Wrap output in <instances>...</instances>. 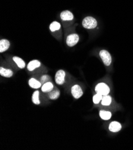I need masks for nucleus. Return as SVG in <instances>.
I'll use <instances>...</instances> for the list:
<instances>
[{
  "instance_id": "f257e3e1",
  "label": "nucleus",
  "mask_w": 133,
  "mask_h": 150,
  "mask_svg": "<svg viewBox=\"0 0 133 150\" xmlns=\"http://www.w3.org/2000/svg\"><path fill=\"white\" fill-rule=\"evenodd\" d=\"M82 26L86 29H94L97 26V22L94 17L87 16L82 20Z\"/></svg>"
},
{
  "instance_id": "f03ea898",
  "label": "nucleus",
  "mask_w": 133,
  "mask_h": 150,
  "mask_svg": "<svg viewBox=\"0 0 133 150\" xmlns=\"http://www.w3.org/2000/svg\"><path fill=\"white\" fill-rule=\"evenodd\" d=\"M95 90L97 93L102 95V96H106L110 92V89L109 86L103 83L98 84L96 86Z\"/></svg>"
},
{
  "instance_id": "7ed1b4c3",
  "label": "nucleus",
  "mask_w": 133,
  "mask_h": 150,
  "mask_svg": "<svg viewBox=\"0 0 133 150\" xmlns=\"http://www.w3.org/2000/svg\"><path fill=\"white\" fill-rule=\"evenodd\" d=\"M100 56L106 66H109L112 62V57L110 53L105 50H102L100 52Z\"/></svg>"
},
{
  "instance_id": "20e7f679",
  "label": "nucleus",
  "mask_w": 133,
  "mask_h": 150,
  "mask_svg": "<svg viewBox=\"0 0 133 150\" xmlns=\"http://www.w3.org/2000/svg\"><path fill=\"white\" fill-rule=\"evenodd\" d=\"M79 41V36L76 33H72L68 36L66 38V44L69 47L75 45Z\"/></svg>"
},
{
  "instance_id": "39448f33",
  "label": "nucleus",
  "mask_w": 133,
  "mask_h": 150,
  "mask_svg": "<svg viewBox=\"0 0 133 150\" xmlns=\"http://www.w3.org/2000/svg\"><path fill=\"white\" fill-rule=\"evenodd\" d=\"M71 93L73 98L75 99L80 98L83 95L82 89L79 85H74L71 89Z\"/></svg>"
},
{
  "instance_id": "423d86ee",
  "label": "nucleus",
  "mask_w": 133,
  "mask_h": 150,
  "mask_svg": "<svg viewBox=\"0 0 133 150\" xmlns=\"http://www.w3.org/2000/svg\"><path fill=\"white\" fill-rule=\"evenodd\" d=\"M65 72L63 70L58 71L56 75H55V81L57 84L62 85L64 83V78H65Z\"/></svg>"
},
{
  "instance_id": "0eeeda50",
  "label": "nucleus",
  "mask_w": 133,
  "mask_h": 150,
  "mask_svg": "<svg viewBox=\"0 0 133 150\" xmlns=\"http://www.w3.org/2000/svg\"><path fill=\"white\" fill-rule=\"evenodd\" d=\"M60 18L63 21H70L73 19V15L69 10H64L60 13Z\"/></svg>"
},
{
  "instance_id": "6e6552de",
  "label": "nucleus",
  "mask_w": 133,
  "mask_h": 150,
  "mask_svg": "<svg viewBox=\"0 0 133 150\" xmlns=\"http://www.w3.org/2000/svg\"><path fill=\"white\" fill-rule=\"evenodd\" d=\"M121 124L117 121H113L110 124L109 126V129L112 132H119L121 129Z\"/></svg>"
},
{
  "instance_id": "1a4fd4ad",
  "label": "nucleus",
  "mask_w": 133,
  "mask_h": 150,
  "mask_svg": "<svg viewBox=\"0 0 133 150\" xmlns=\"http://www.w3.org/2000/svg\"><path fill=\"white\" fill-rule=\"evenodd\" d=\"M10 42L6 39H3L0 41V52L3 53L7 50L10 47Z\"/></svg>"
},
{
  "instance_id": "9d476101",
  "label": "nucleus",
  "mask_w": 133,
  "mask_h": 150,
  "mask_svg": "<svg viewBox=\"0 0 133 150\" xmlns=\"http://www.w3.org/2000/svg\"><path fill=\"white\" fill-rule=\"evenodd\" d=\"M40 65H41V63L39 61L37 60H33L28 63L27 66V68L29 71H32L37 68H38L39 66H40Z\"/></svg>"
},
{
  "instance_id": "9b49d317",
  "label": "nucleus",
  "mask_w": 133,
  "mask_h": 150,
  "mask_svg": "<svg viewBox=\"0 0 133 150\" xmlns=\"http://www.w3.org/2000/svg\"><path fill=\"white\" fill-rule=\"evenodd\" d=\"M48 96L50 99L52 100H55L59 98L60 96V91L57 88H53V89L48 92Z\"/></svg>"
},
{
  "instance_id": "f8f14e48",
  "label": "nucleus",
  "mask_w": 133,
  "mask_h": 150,
  "mask_svg": "<svg viewBox=\"0 0 133 150\" xmlns=\"http://www.w3.org/2000/svg\"><path fill=\"white\" fill-rule=\"evenodd\" d=\"M0 74L4 77L10 78L13 76V73L12 70H9V69H6L3 67H1L0 68Z\"/></svg>"
},
{
  "instance_id": "ddd939ff",
  "label": "nucleus",
  "mask_w": 133,
  "mask_h": 150,
  "mask_svg": "<svg viewBox=\"0 0 133 150\" xmlns=\"http://www.w3.org/2000/svg\"><path fill=\"white\" fill-rule=\"evenodd\" d=\"M29 85L33 89H38L41 86V83L35 78H30L29 81Z\"/></svg>"
},
{
  "instance_id": "4468645a",
  "label": "nucleus",
  "mask_w": 133,
  "mask_h": 150,
  "mask_svg": "<svg viewBox=\"0 0 133 150\" xmlns=\"http://www.w3.org/2000/svg\"><path fill=\"white\" fill-rule=\"evenodd\" d=\"M100 117L104 120H108L112 117V114L109 111L102 110L100 111Z\"/></svg>"
},
{
  "instance_id": "2eb2a0df",
  "label": "nucleus",
  "mask_w": 133,
  "mask_h": 150,
  "mask_svg": "<svg viewBox=\"0 0 133 150\" xmlns=\"http://www.w3.org/2000/svg\"><path fill=\"white\" fill-rule=\"evenodd\" d=\"M54 88L53 84L51 82H47L45 84H44L41 87L42 91L46 93V92H49L51 91Z\"/></svg>"
},
{
  "instance_id": "dca6fc26",
  "label": "nucleus",
  "mask_w": 133,
  "mask_h": 150,
  "mask_svg": "<svg viewBox=\"0 0 133 150\" xmlns=\"http://www.w3.org/2000/svg\"><path fill=\"white\" fill-rule=\"evenodd\" d=\"M13 59L15 62L16 65L18 66V67L20 68V69H23L25 67V62L23 61V59H21L20 57L15 56L13 57Z\"/></svg>"
},
{
  "instance_id": "f3484780",
  "label": "nucleus",
  "mask_w": 133,
  "mask_h": 150,
  "mask_svg": "<svg viewBox=\"0 0 133 150\" xmlns=\"http://www.w3.org/2000/svg\"><path fill=\"white\" fill-rule=\"evenodd\" d=\"M60 28H61V25L59 22L56 21L52 22L50 25V29L51 32H55L56 31H58L60 29Z\"/></svg>"
},
{
  "instance_id": "a211bd4d",
  "label": "nucleus",
  "mask_w": 133,
  "mask_h": 150,
  "mask_svg": "<svg viewBox=\"0 0 133 150\" xmlns=\"http://www.w3.org/2000/svg\"><path fill=\"white\" fill-rule=\"evenodd\" d=\"M112 102V98L110 96L106 95L103 97L102 100V104L104 106H108Z\"/></svg>"
},
{
  "instance_id": "6ab92c4d",
  "label": "nucleus",
  "mask_w": 133,
  "mask_h": 150,
  "mask_svg": "<svg viewBox=\"0 0 133 150\" xmlns=\"http://www.w3.org/2000/svg\"><path fill=\"white\" fill-rule=\"evenodd\" d=\"M32 102H34L36 105H39L40 103V101L39 99V91L38 90L34 91L32 96Z\"/></svg>"
},
{
  "instance_id": "aec40b11",
  "label": "nucleus",
  "mask_w": 133,
  "mask_h": 150,
  "mask_svg": "<svg viewBox=\"0 0 133 150\" xmlns=\"http://www.w3.org/2000/svg\"><path fill=\"white\" fill-rule=\"evenodd\" d=\"M103 96L102 95H100L98 93H97L93 96V102L96 104H97L100 102V101H101L102 100Z\"/></svg>"
},
{
  "instance_id": "412c9836",
  "label": "nucleus",
  "mask_w": 133,
  "mask_h": 150,
  "mask_svg": "<svg viewBox=\"0 0 133 150\" xmlns=\"http://www.w3.org/2000/svg\"><path fill=\"white\" fill-rule=\"evenodd\" d=\"M50 80V77L48 75H44L41 77V83L42 84H45L47 82H49V81Z\"/></svg>"
}]
</instances>
